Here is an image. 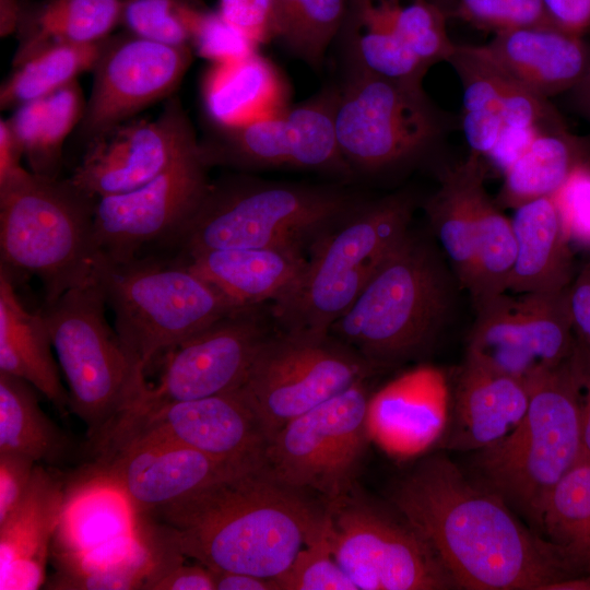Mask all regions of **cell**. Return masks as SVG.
<instances>
[{"instance_id":"52a82bcc","label":"cell","mask_w":590,"mask_h":590,"mask_svg":"<svg viewBox=\"0 0 590 590\" xmlns=\"http://www.w3.org/2000/svg\"><path fill=\"white\" fill-rule=\"evenodd\" d=\"M412 199L396 193L361 202L310 247L292 287L270 304L283 331L330 333L368 281L409 233Z\"/></svg>"},{"instance_id":"e575fe53","label":"cell","mask_w":590,"mask_h":590,"mask_svg":"<svg viewBox=\"0 0 590 590\" xmlns=\"http://www.w3.org/2000/svg\"><path fill=\"white\" fill-rule=\"evenodd\" d=\"M37 392L30 382L0 373V452L58 465L66 461L72 445L43 411Z\"/></svg>"},{"instance_id":"7bdbcfd3","label":"cell","mask_w":590,"mask_h":590,"mask_svg":"<svg viewBox=\"0 0 590 590\" xmlns=\"http://www.w3.org/2000/svg\"><path fill=\"white\" fill-rule=\"evenodd\" d=\"M332 512L324 511L290 567L273 579L276 590H357L332 553Z\"/></svg>"},{"instance_id":"91938a15","label":"cell","mask_w":590,"mask_h":590,"mask_svg":"<svg viewBox=\"0 0 590 590\" xmlns=\"http://www.w3.org/2000/svg\"><path fill=\"white\" fill-rule=\"evenodd\" d=\"M429 1L434 2L435 4H437L438 7H440L445 11V8L449 3H451V1H456V0H429Z\"/></svg>"},{"instance_id":"9c48e42d","label":"cell","mask_w":590,"mask_h":590,"mask_svg":"<svg viewBox=\"0 0 590 590\" xmlns=\"http://www.w3.org/2000/svg\"><path fill=\"white\" fill-rule=\"evenodd\" d=\"M97 270L42 311L68 384L69 408L97 445L137 400L145 371L105 316Z\"/></svg>"},{"instance_id":"7402d4cb","label":"cell","mask_w":590,"mask_h":590,"mask_svg":"<svg viewBox=\"0 0 590 590\" xmlns=\"http://www.w3.org/2000/svg\"><path fill=\"white\" fill-rule=\"evenodd\" d=\"M94 465L122 488L141 516H149L219 481L258 469L223 462L163 441L118 446L99 453Z\"/></svg>"},{"instance_id":"d4e9b609","label":"cell","mask_w":590,"mask_h":590,"mask_svg":"<svg viewBox=\"0 0 590 590\" xmlns=\"http://www.w3.org/2000/svg\"><path fill=\"white\" fill-rule=\"evenodd\" d=\"M529 385L465 357L456 379L445 447L480 451L506 437L529 404Z\"/></svg>"},{"instance_id":"1f68e13d","label":"cell","mask_w":590,"mask_h":590,"mask_svg":"<svg viewBox=\"0 0 590 590\" xmlns=\"http://www.w3.org/2000/svg\"><path fill=\"white\" fill-rule=\"evenodd\" d=\"M121 3L122 0H46L33 7L24 4L15 33L13 67L51 46L105 40L120 23Z\"/></svg>"},{"instance_id":"8fae6325","label":"cell","mask_w":590,"mask_h":590,"mask_svg":"<svg viewBox=\"0 0 590 590\" xmlns=\"http://www.w3.org/2000/svg\"><path fill=\"white\" fill-rule=\"evenodd\" d=\"M422 83L346 70L337 86L334 128L353 174H374L417 157L444 131Z\"/></svg>"},{"instance_id":"ee69618b","label":"cell","mask_w":590,"mask_h":590,"mask_svg":"<svg viewBox=\"0 0 590 590\" xmlns=\"http://www.w3.org/2000/svg\"><path fill=\"white\" fill-rule=\"evenodd\" d=\"M201 7L198 0H122L120 23L141 38L190 47L192 22Z\"/></svg>"},{"instance_id":"f6af8a7d","label":"cell","mask_w":590,"mask_h":590,"mask_svg":"<svg viewBox=\"0 0 590 590\" xmlns=\"http://www.w3.org/2000/svg\"><path fill=\"white\" fill-rule=\"evenodd\" d=\"M453 14L496 33L530 26H555L542 0H456Z\"/></svg>"},{"instance_id":"4dcf8cb0","label":"cell","mask_w":590,"mask_h":590,"mask_svg":"<svg viewBox=\"0 0 590 590\" xmlns=\"http://www.w3.org/2000/svg\"><path fill=\"white\" fill-rule=\"evenodd\" d=\"M481 158L472 152L446 170L426 205L435 235L463 287L470 274L481 202L486 194Z\"/></svg>"},{"instance_id":"f35d334b","label":"cell","mask_w":590,"mask_h":590,"mask_svg":"<svg viewBox=\"0 0 590 590\" xmlns=\"http://www.w3.org/2000/svg\"><path fill=\"white\" fill-rule=\"evenodd\" d=\"M104 42L51 46L14 67L1 84L0 108L14 109L45 97L75 81L80 74L93 71Z\"/></svg>"},{"instance_id":"f5cc1de1","label":"cell","mask_w":590,"mask_h":590,"mask_svg":"<svg viewBox=\"0 0 590 590\" xmlns=\"http://www.w3.org/2000/svg\"><path fill=\"white\" fill-rule=\"evenodd\" d=\"M552 23L581 36L590 27V0H542Z\"/></svg>"},{"instance_id":"c3c4849f","label":"cell","mask_w":590,"mask_h":590,"mask_svg":"<svg viewBox=\"0 0 590 590\" xmlns=\"http://www.w3.org/2000/svg\"><path fill=\"white\" fill-rule=\"evenodd\" d=\"M216 11L257 47L274 40L273 0H219Z\"/></svg>"},{"instance_id":"74e56055","label":"cell","mask_w":590,"mask_h":590,"mask_svg":"<svg viewBox=\"0 0 590 590\" xmlns=\"http://www.w3.org/2000/svg\"><path fill=\"white\" fill-rule=\"evenodd\" d=\"M462 84V130L472 152L489 153L504 129L503 73L473 46H458L448 60Z\"/></svg>"},{"instance_id":"e0dca14e","label":"cell","mask_w":590,"mask_h":590,"mask_svg":"<svg viewBox=\"0 0 590 590\" xmlns=\"http://www.w3.org/2000/svg\"><path fill=\"white\" fill-rule=\"evenodd\" d=\"M173 442L246 468L266 463L270 441L238 391L173 402L125 417L96 446L97 453L129 442Z\"/></svg>"},{"instance_id":"f907efd6","label":"cell","mask_w":590,"mask_h":590,"mask_svg":"<svg viewBox=\"0 0 590 590\" xmlns=\"http://www.w3.org/2000/svg\"><path fill=\"white\" fill-rule=\"evenodd\" d=\"M567 300L578 345L590 355V259L569 284Z\"/></svg>"},{"instance_id":"2e32d148","label":"cell","mask_w":590,"mask_h":590,"mask_svg":"<svg viewBox=\"0 0 590 590\" xmlns=\"http://www.w3.org/2000/svg\"><path fill=\"white\" fill-rule=\"evenodd\" d=\"M259 307L238 309L167 351L157 382H146L118 422L173 402L238 390L272 334Z\"/></svg>"},{"instance_id":"816d5d0a","label":"cell","mask_w":590,"mask_h":590,"mask_svg":"<svg viewBox=\"0 0 590 590\" xmlns=\"http://www.w3.org/2000/svg\"><path fill=\"white\" fill-rule=\"evenodd\" d=\"M185 558L167 566L148 590H215L212 571L202 564L186 565Z\"/></svg>"},{"instance_id":"f546056e","label":"cell","mask_w":590,"mask_h":590,"mask_svg":"<svg viewBox=\"0 0 590 590\" xmlns=\"http://www.w3.org/2000/svg\"><path fill=\"white\" fill-rule=\"evenodd\" d=\"M511 224L517 257L508 292L567 290L573 275L571 244L553 197L538 198L515 208Z\"/></svg>"},{"instance_id":"d6a6232c","label":"cell","mask_w":590,"mask_h":590,"mask_svg":"<svg viewBox=\"0 0 590 590\" xmlns=\"http://www.w3.org/2000/svg\"><path fill=\"white\" fill-rule=\"evenodd\" d=\"M338 38L346 70L418 83L428 70L398 39L385 0H349Z\"/></svg>"},{"instance_id":"7a4b0ae2","label":"cell","mask_w":590,"mask_h":590,"mask_svg":"<svg viewBox=\"0 0 590 590\" xmlns=\"http://www.w3.org/2000/svg\"><path fill=\"white\" fill-rule=\"evenodd\" d=\"M322 515L263 465L144 517L186 558L211 570L273 580L290 567Z\"/></svg>"},{"instance_id":"60d3db41","label":"cell","mask_w":590,"mask_h":590,"mask_svg":"<svg viewBox=\"0 0 590 590\" xmlns=\"http://www.w3.org/2000/svg\"><path fill=\"white\" fill-rule=\"evenodd\" d=\"M517 257L511 220L484 196L468 282L474 308L508 292Z\"/></svg>"},{"instance_id":"9f6ffc18","label":"cell","mask_w":590,"mask_h":590,"mask_svg":"<svg viewBox=\"0 0 590 590\" xmlns=\"http://www.w3.org/2000/svg\"><path fill=\"white\" fill-rule=\"evenodd\" d=\"M580 349V347H579ZM583 362V401L581 415V448L578 462L590 461V355L581 350Z\"/></svg>"},{"instance_id":"b9f144b4","label":"cell","mask_w":590,"mask_h":590,"mask_svg":"<svg viewBox=\"0 0 590 590\" xmlns=\"http://www.w3.org/2000/svg\"><path fill=\"white\" fill-rule=\"evenodd\" d=\"M401 44L428 68L448 61L455 45L447 33L446 12L429 0H385Z\"/></svg>"},{"instance_id":"5bb4252c","label":"cell","mask_w":590,"mask_h":590,"mask_svg":"<svg viewBox=\"0 0 590 590\" xmlns=\"http://www.w3.org/2000/svg\"><path fill=\"white\" fill-rule=\"evenodd\" d=\"M337 86L270 117L236 127H213L199 140L205 163L243 169L297 168L337 177L354 174L338 145Z\"/></svg>"},{"instance_id":"680465c9","label":"cell","mask_w":590,"mask_h":590,"mask_svg":"<svg viewBox=\"0 0 590 590\" xmlns=\"http://www.w3.org/2000/svg\"><path fill=\"white\" fill-rule=\"evenodd\" d=\"M574 90L577 92L578 101L581 108L590 118V63L582 79L575 86Z\"/></svg>"},{"instance_id":"d6986e66","label":"cell","mask_w":590,"mask_h":590,"mask_svg":"<svg viewBox=\"0 0 590 590\" xmlns=\"http://www.w3.org/2000/svg\"><path fill=\"white\" fill-rule=\"evenodd\" d=\"M332 553L357 590H439L457 586L428 543L366 506L332 514Z\"/></svg>"},{"instance_id":"7c38bea8","label":"cell","mask_w":590,"mask_h":590,"mask_svg":"<svg viewBox=\"0 0 590 590\" xmlns=\"http://www.w3.org/2000/svg\"><path fill=\"white\" fill-rule=\"evenodd\" d=\"M371 366L330 333L271 334L238 391L269 439L286 423L365 379Z\"/></svg>"},{"instance_id":"6f0895ef","label":"cell","mask_w":590,"mask_h":590,"mask_svg":"<svg viewBox=\"0 0 590 590\" xmlns=\"http://www.w3.org/2000/svg\"><path fill=\"white\" fill-rule=\"evenodd\" d=\"M24 4L22 0H0V35L7 37L16 33Z\"/></svg>"},{"instance_id":"db71d44e","label":"cell","mask_w":590,"mask_h":590,"mask_svg":"<svg viewBox=\"0 0 590 590\" xmlns=\"http://www.w3.org/2000/svg\"><path fill=\"white\" fill-rule=\"evenodd\" d=\"M22 148L15 138L8 119L0 120V184L22 173Z\"/></svg>"},{"instance_id":"ab89813d","label":"cell","mask_w":590,"mask_h":590,"mask_svg":"<svg viewBox=\"0 0 590 590\" xmlns=\"http://www.w3.org/2000/svg\"><path fill=\"white\" fill-rule=\"evenodd\" d=\"M347 5L349 0H273L274 40L310 68L320 69Z\"/></svg>"},{"instance_id":"484cf974","label":"cell","mask_w":590,"mask_h":590,"mask_svg":"<svg viewBox=\"0 0 590 590\" xmlns=\"http://www.w3.org/2000/svg\"><path fill=\"white\" fill-rule=\"evenodd\" d=\"M473 47L500 71L545 99L575 88L590 63V49L581 36L553 25L496 33L486 45Z\"/></svg>"},{"instance_id":"f1b7e54d","label":"cell","mask_w":590,"mask_h":590,"mask_svg":"<svg viewBox=\"0 0 590 590\" xmlns=\"http://www.w3.org/2000/svg\"><path fill=\"white\" fill-rule=\"evenodd\" d=\"M43 312L21 302L13 279L0 270V373L19 377L45 396L62 414L69 408L59 365Z\"/></svg>"},{"instance_id":"ffe728a7","label":"cell","mask_w":590,"mask_h":590,"mask_svg":"<svg viewBox=\"0 0 590 590\" xmlns=\"http://www.w3.org/2000/svg\"><path fill=\"white\" fill-rule=\"evenodd\" d=\"M190 47H174L131 33L109 36L93 69V82L76 138L87 144L152 104L167 99L192 61Z\"/></svg>"},{"instance_id":"603a6c76","label":"cell","mask_w":590,"mask_h":590,"mask_svg":"<svg viewBox=\"0 0 590 590\" xmlns=\"http://www.w3.org/2000/svg\"><path fill=\"white\" fill-rule=\"evenodd\" d=\"M450 414L446 376L421 366L396 378L369 400L370 437L398 456L423 451L441 437Z\"/></svg>"},{"instance_id":"44dd1931","label":"cell","mask_w":590,"mask_h":590,"mask_svg":"<svg viewBox=\"0 0 590 590\" xmlns=\"http://www.w3.org/2000/svg\"><path fill=\"white\" fill-rule=\"evenodd\" d=\"M198 142L180 99L172 95L156 118L130 119L90 141L69 179L94 199L129 192Z\"/></svg>"},{"instance_id":"cb8c5ba5","label":"cell","mask_w":590,"mask_h":590,"mask_svg":"<svg viewBox=\"0 0 590 590\" xmlns=\"http://www.w3.org/2000/svg\"><path fill=\"white\" fill-rule=\"evenodd\" d=\"M66 484L37 463L26 494L0 521V590H35L45 583Z\"/></svg>"},{"instance_id":"11a10c76","label":"cell","mask_w":590,"mask_h":590,"mask_svg":"<svg viewBox=\"0 0 590 590\" xmlns=\"http://www.w3.org/2000/svg\"><path fill=\"white\" fill-rule=\"evenodd\" d=\"M211 571L215 590H276L272 579L235 571Z\"/></svg>"},{"instance_id":"4fadbf2b","label":"cell","mask_w":590,"mask_h":590,"mask_svg":"<svg viewBox=\"0 0 590 590\" xmlns=\"http://www.w3.org/2000/svg\"><path fill=\"white\" fill-rule=\"evenodd\" d=\"M364 379L286 423L269 441L266 470L279 482L338 502L370 437Z\"/></svg>"},{"instance_id":"7dc6e473","label":"cell","mask_w":590,"mask_h":590,"mask_svg":"<svg viewBox=\"0 0 590 590\" xmlns=\"http://www.w3.org/2000/svg\"><path fill=\"white\" fill-rule=\"evenodd\" d=\"M552 197L570 244L590 251V161L577 166Z\"/></svg>"},{"instance_id":"4316f807","label":"cell","mask_w":590,"mask_h":590,"mask_svg":"<svg viewBox=\"0 0 590 590\" xmlns=\"http://www.w3.org/2000/svg\"><path fill=\"white\" fill-rule=\"evenodd\" d=\"M308 257L294 247L232 248L187 255L186 263L234 307L272 304L303 272Z\"/></svg>"},{"instance_id":"9a60e30c","label":"cell","mask_w":590,"mask_h":590,"mask_svg":"<svg viewBox=\"0 0 590 590\" xmlns=\"http://www.w3.org/2000/svg\"><path fill=\"white\" fill-rule=\"evenodd\" d=\"M508 292L476 308L468 358L527 385L578 351L567 290Z\"/></svg>"},{"instance_id":"3957f363","label":"cell","mask_w":590,"mask_h":590,"mask_svg":"<svg viewBox=\"0 0 590 590\" xmlns=\"http://www.w3.org/2000/svg\"><path fill=\"white\" fill-rule=\"evenodd\" d=\"M362 201L338 186L231 178L210 184L175 240L187 255L216 249L305 250Z\"/></svg>"},{"instance_id":"5b68a950","label":"cell","mask_w":590,"mask_h":590,"mask_svg":"<svg viewBox=\"0 0 590 590\" xmlns=\"http://www.w3.org/2000/svg\"><path fill=\"white\" fill-rule=\"evenodd\" d=\"M450 305L442 262L430 245L409 232L329 332L373 368L393 365L434 341Z\"/></svg>"},{"instance_id":"681fc988","label":"cell","mask_w":590,"mask_h":590,"mask_svg":"<svg viewBox=\"0 0 590 590\" xmlns=\"http://www.w3.org/2000/svg\"><path fill=\"white\" fill-rule=\"evenodd\" d=\"M37 463L25 456L0 452V521L22 500Z\"/></svg>"},{"instance_id":"83f0119b","label":"cell","mask_w":590,"mask_h":590,"mask_svg":"<svg viewBox=\"0 0 590 590\" xmlns=\"http://www.w3.org/2000/svg\"><path fill=\"white\" fill-rule=\"evenodd\" d=\"M290 85L281 70L255 50L214 62L201 81V98L212 127L226 128L275 115L290 105Z\"/></svg>"},{"instance_id":"6da1fadb","label":"cell","mask_w":590,"mask_h":590,"mask_svg":"<svg viewBox=\"0 0 590 590\" xmlns=\"http://www.w3.org/2000/svg\"><path fill=\"white\" fill-rule=\"evenodd\" d=\"M391 500L458 589L548 590L582 576L523 526L499 493L472 481L444 455L423 459L401 477Z\"/></svg>"},{"instance_id":"836d02e7","label":"cell","mask_w":590,"mask_h":590,"mask_svg":"<svg viewBox=\"0 0 590 590\" xmlns=\"http://www.w3.org/2000/svg\"><path fill=\"white\" fill-rule=\"evenodd\" d=\"M85 102L78 81L16 108L9 125L34 174L58 177L62 146L79 126Z\"/></svg>"},{"instance_id":"8992f818","label":"cell","mask_w":590,"mask_h":590,"mask_svg":"<svg viewBox=\"0 0 590 590\" xmlns=\"http://www.w3.org/2000/svg\"><path fill=\"white\" fill-rule=\"evenodd\" d=\"M95 202L69 178L30 169L0 184L1 269L36 275L46 304L86 280L101 257Z\"/></svg>"},{"instance_id":"bcb514c9","label":"cell","mask_w":590,"mask_h":590,"mask_svg":"<svg viewBox=\"0 0 590 590\" xmlns=\"http://www.w3.org/2000/svg\"><path fill=\"white\" fill-rule=\"evenodd\" d=\"M190 47L211 63L237 59L259 48L216 10L203 7L192 23Z\"/></svg>"},{"instance_id":"d590c367","label":"cell","mask_w":590,"mask_h":590,"mask_svg":"<svg viewBox=\"0 0 590 590\" xmlns=\"http://www.w3.org/2000/svg\"><path fill=\"white\" fill-rule=\"evenodd\" d=\"M588 161L583 143L562 125L544 128L503 172L502 199L515 209L551 197L577 166Z\"/></svg>"},{"instance_id":"ba28073f","label":"cell","mask_w":590,"mask_h":590,"mask_svg":"<svg viewBox=\"0 0 590 590\" xmlns=\"http://www.w3.org/2000/svg\"><path fill=\"white\" fill-rule=\"evenodd\" d=\"M151 521L95 465L66 484L49 588L130 590L143 579L154 544Z\"/></svg>"},{"instance_id":"277c9868","label":"cell","mask_w":590,"mask_h":590,"mask_svg":"<svg viewBox=\"0 0 590 590\" xmlns=\"http://www.w3.org/2000/svg\"><path fill=\"white\" fill-rule=\"evenodd\" d=\"M583 378L578 346L571 358L529 384L527 412L514 430L477 451L484 484L539 530L548 495L579 459Z\"/></svg>"},{"instance_id":"8d00e7d4","label":"cell","mask_w":590,"mask_h":590,"mask_svg":"<svg viewBox=\"0 0 590 590\" xmlns=\"http://www.w3.org/2000/svg\"><path fill=\"white\" fill-rule=\"evenodd\" d=\"M540 531L577 573L590 575V461L577 462L554 486Z\"/></svg>"},{"instance_id":"30bf717a","label":"cell","mask_w":590,"mask_h":590,"mask_svg":"<svg viewBox=\"0 0 590 590\" xmlns=\"http://www.w3.org/2000/svg\"><path fill=\"white\" fill-rule=\"evenodd\" d=\"M97 270L115 329L144 371L181 341L241 309L186 262L109 263L99 257Z\"/></svg>"},{"instance_id":"ac0fdd59","label":"cell","mask_w":590,"mask_h":590,"mask_svg":"<svg viewBox=\"0 0 590 590\" xmlns=\"http://www.w3.org/2000/svg\"><path fill=\"white\" fill-rule=\"evenodd\" d=\"M209 168L198 142L143 186L96 199L94 236L99 256L109 263H123L145 244L174 239L210 187Z\"/></svg>"}]
</instances>
